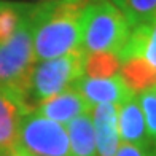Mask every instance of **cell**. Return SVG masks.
I'll return each mask as SVG.
<instances>
[{
	"mask_svg": "<svg viewBox=\"0 0 156 156\" xmlns=\"http://www.w3.org/2000/svg\"><path fill=\"white\" fill-rule=\"evenodd\" d=\"M89 0L34 2L35 61H48L80 49V21Z\"/></svg>",
	"mask_w": 156,
	"mask_h": 156,
	"instance_id": "1",
	"label": "cell"
},
{
	"mask_svg": "<svg viewBox=\"0 0 156 156\" xmlns=\"http://www.w3.org/2000/svg\"><path fill=\"white\" fill-rule=\"evenodd\" d=\"M34 2H43V0H34Z\"/></svg>",
	"mask_w": 156,
	"mask_h": 156,
	"instance_id": "20",
	"label": "cell"
},
{
	"mask_svg": "<svg viewBox=\"0 0 156 156\" xmlns=\"http://www.w3.org/2000/svg\"><path fill=\"white\" fill-rule=\"evenodd\" d=\"M121 11L131 30L156 19V0H110Z\"/></svg>",
	"mask_w": 156,
	"mask_h": 156,
	"instance_id": "13",
	"label": "cell"
},
{
	"mask_svg": "<svg viewBox=\"0 0 156 156\" xmlns=\"http://www.w3.org/2000/svg\"><path fill=\"white\" fill-rule=\"evenodd\" d=\"M15 151L21 156H70L66 126L29 110L19 123Z\"/></svg>",
	"mask_w": 156,
	"mask_h": 156,
	"instance_id": "5",
	"label": "cell"
},
{
	"mask_svg": "<svg viewBox=\"0 0 156 156\" xmlns=\"http://www.w3.org/2000/svg\"><path fill=\"white\" fill-rule=\"evenodd\" d=\"M40 115H43L53 121L59 123L62 126L69 124L73 118L78 115H83L86 112H91L93 107L88 104V101L84 99L75 88L70 86L69 89L62 91V93L56 94L53 97H49L48 101L41 102L37 108Z\"/></svg>",
	"mask_w": 156,
	"mask_h": 156,
	"instance_id": "8",
	"label": "cell"
},
{
	"mask_svg": "<svg viewBox=\"0 0 156 156\" xmlns=\"http://www.w3.org/2000/svg\"><path fill=\"white\" fill-rule=\"evenodd\" d=\"M119 75L134 94L156 86V67L142 56H134L121 62Z\"/></svg>",
	"mask_w": 156,
	"mask_h": 156,
	"instance_id": "12",
	"label": "cell"
},
{
	"mask_svg": "<svg viewBox=\"0 0 156 156\" xmlns=\"http://www.w3.org/2000/svg\"><path fill=\"white\" fill-rule=\"evenodd\" d=\"M0 156H21L16 151H5V153H0Z\"/></svg>",
	"mask_w": 156,
	"mask_h": 156,
	"instance_id": "19",
	"label": "cell"
},
{
	"mask_svg": "<svg viewBox=\"0 0 156 156\" xmlns=\"http://www.w3.org/2000/svg\"><path fill=\"white\" fill-rule=\"evenodd\" d=\"M70 156H97L96 136L91 112L78 115L69 124H66Z\"/></svg>",
	"mask_w": 156,
	"mask_h": 156,
	"instance_id": "11",
	"label": "cell"
},
{
	"mask_svg": "<svg viewBox=\"0 0 156 156\" xmlns=\"http://www.w3.org/2000/svg\"><path fill=\"white\" fill-rule=\"evenodd\" d=\"M30 3L0 0V45L8 41L18 30Z\"/></svg>",
	"mask_w": 156,
	"mask_h": 156,
	"instance_id": "15",
	"label": "cell"
},
{
	"mask_svg": "<svg viewBox=\"0 0 156 156\" xmlns=\"http://www.w3.org/2000/svg\"><path fill=\"white\" fill-rule=\"evenodd\" d=\"M116 124L119 139L124 144H132L139 147L153 145L148 137L144 113H142L136 94L116 107Z\"/></svg>",
	"mask_w": 156,
	"mask_h": 156,
	"instance_id": "9",
	"label": "cell"
},
{
	"mask_svg": "<svg viewBox=\"0 0 156 156\" xmlns=\"http://www.w3.org/2000/svg\"><path fill=\"white\" fill-rule=\"evenodd\" d=\"M154 156H156V145H154Z\"/></svg>",
	"mask_w": 156,
	"mask_h": 156,
	"instance_id": "21",
	"label": "cell"
},
{
	"mask_svg": "<svg viewBox=\"0 0 156 156\" xmlns=\"http://www.w3.org/2000/svg\"><path fill=\"white\" fill-rule=\"evenodd\" d=\"M89 2H91V0H89Z\"/></svg>",
	"mask_w": 156,
	"mask_h": 156,
	"instance_id": "22",
	"label": "cell"
},
{
	"mask_svg": "<svg viewBox=\"0 0 156 156\" xmlns=\"http://www.w3.org/2000/svg\"><path fill=\"white\" fill-rule=\"evenodd\" d=\"M137 101L142 108V113H144L148 137H150L151 144L156 145V86L139 93Z\"/></svg>",
	"mask_w": 156,
	"mask_h": 156,
	"instance_id": "16",
	"label": "cell"
},
{
	"mask_svg": "<svg viewBox=\"0 0 156 156\" xmlns=\"http://www.w3.org/2000/svg\"><path fill=\"white\" fill-rule=\"evenodd\" d=\"M84 53L81 49L54 59L35 62L24 88V102L30 110L37 108L49 97L69 89L83 75Z\"/></svg>",
	"mask_w": 156,
	"mask_h": 156,
	"instance_id": "3",
	"label": "cell"
},
{
	"mask_svg": "<svg viewBox=\"0 0 156 156\" xmlns=\"http://www.w3.org/2000/svg\"><path fill=\"white\" fill-rule=\"evenodd\" d=\"M131 27L110 0H91L86 3L80 21V49L88 54L110 51L116 56L124 48Z\"/></svg>",
	"mask_w": 156,
	"mask_h": 156,
	"instance_id": "2",
	"label": "cell"
},
{
	"mask_svg": "<svg viewBox=\"0 0 156 156\" xmlns=\"http://www.w3.org/2000/svg\"><path fill=\"white\" fill-rule=\"evenodd\" d=\"M144 58L156 67V19H153L147 27V38L144 46Z\"/></svg>",
	"mask_w": 156,
	"mask_h": 156,
	"instance_id": "17",
	"label": "cell"
},
{
	"mask_svg": "<svg viewBox=\"0 0 156 156\" xmlns=\"http://www.w3.org/2000/svg\"><path fill=\"white\" fill-rule=\"evenodd\" d=\"M29 110L18 91L0 86V153L15 151L19 123Z\"/></svg>",
	"mask_w": 156,
	"mask_h": 156,
	"instance_id": "7",
	"label": "cell"
},
{
	"mask_svg": "<svg viewBox=\"0 0 156 156\" xmlns=\"http://www.w3.org/2000/svg\"><path fill=\"white\" fill-rule=\"evenodd\" d=\"M96 136L97 156H113L119 145V134L116 124V105L97 104L91 110Z\"/></svg>",
	"mask_w": 156,
	"mask_h": 156,
	"instance_id": "10",
	"label": "cell"
},
{
	"mask_svg": "<svg viewBox=\"0 0 156 156\" xmlns=\"http://www.w3.org/2000/svg\"><path fill=\"white\" fill-rule=\"evenodd\" d=\"M72 88H75L86 99L91 107L97 104H113L118 107L134 96V93L127 88L121 75L110 78H91L81 75L72 84Z\"/></svg>",
	"mask_w": 156,
	"mask_h": 156,
	"instance_id": "6",
	"label": "cell"
},
{
	"mask_svg": "<svg viewBox=\"0 0 156 156\" xmlns=\"http://www.w3.org/2000/svg\"><path fill=\"white\" fill-rule=\"evenodd\" d=\"M113 156H154V145L153 147H139V145L121 142Z\"/></svg>",
	"mask_w": 156,
	"mask_h": 156,
	"instance_id": "18",
	"label": "cell"
},
{
	"mask_svg": "<svg viewBox=\"0 0 156 156\" xmlns=\"http://www.w3.org/2000/svg\"><path fill=\"white\" fill-rule=\"evenodd\" d=\"M34 3L13 37L0 45V86L15 89L23 96L35 66L34 53Z\"/></svg>",
	"mask_w": 156,
	"mask_h": 156,
	"instance_id": "4",
	"label": "cell"
},
{
	"mask_svg": "<svg viewBox=\"0 0 156 156\" xmlns=\"http://www.w3.org/2000/svg\"><path fill=\"white\" fill-rule=\"evenodd\" d=\"M121 61L115 53L110 51H94L84 54V70L83 75L91 78H110L119 75Z\"/></svg>",
	"mask_w": 156,
	"mask_h": 156,
	"instance_id": "14",
	"label": "cell"
}]
</instances>
